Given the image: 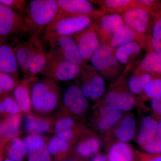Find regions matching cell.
<instances>
[{"mask_svg": "<svg viewBox=\"0 0 161 161\" xmlns=\"http://www.w3.org/2000/svg\"><path fill=\"white\" fill-rule=\"evenodd\" d=\"M57 0H32L23 15L28 29L29 40L34 42L57 16Z\"/></svg>", "mask_w": 161, "mask_h": 161, "instance_id": "2", "label": "cell"}, {"mask_svg": "<svg viewBox=\"0 0 161 161\" xmlns=\"http://www.w3.org/2000/svg\"><path fill=\"white\" fill-rule=\"evenodd\" d=\"M22 115H7L0 125L1 135L3 138L11 139L19 135Z\"/></svg>", "mask_w": 161, "mask_h": 161, "instance_id": "31", "label": "cell"}, {"mask_svg": "<svg viewBox=\"0 0 161 161\" xmlns=\"http://www.w3.org/2000/svg\"><path fill=\"white\" fill-rule=\"evenodd\" d=\"M90 2L98 5L100 9L107 14H119L135 8H140L146 11L145 6L140 0H94Z\"/></svg>", "mask_w": 161, "mask_h": 161, "instance_id": "21", "label": "cell"}, {"mask_svg": "<svg viewBox=\"0 0 161 161\" xmlns=\"http://www.w3.org/2000/svg\"><path fill=\"white\" fill-rule=\"evenodd\" d=\"M151 109L154 115L161 117V98L150 101Z\"/></svg>", "mask_w": 161, "mask_h": 161, "instance_id": "42", "label": "cell"}, {"mask_svg": "<svg viewBox=\"0 0 161 161\" xmlns=\"http://www.w3.org/2000/svg\"><path fill=\"white\" fill-rule=\"evenodd\" d=\"M0 4L23 15L25 14L28 4L26 0H0Z\"/></svg>", "mask_w": 161, "mask_h": 161, "instance_id": "37", "label": "cell"}, {"mask_svg": "<svg viewBox=\"0 0 161 161\" xmlns=\"http://www.w3.org/2000/svg\"><path fill=\"white\" fill-rule=\"evenodd\" d=\"M19 65L14 50L7 44L0 45V72L17 76Z\"/></svg>", "mask_w": 161, "mask_h": 161, "instance_id": "28", "label": "cell"}, {"mask_svg": "<svg viewBox=\"0 0 161 161\" xmlns=\"http://www.w3.org/2000/svg\"><path fill=\"white\" fill-rule=\"evenodd\" d=\"M27 32L23 15L0 4V36L6 37Z\"/></svg>", "mask_w": 161, "mask_h": 161, "instance_id": "15", "label": "cell"}, {"mask_svg": "<svg viewBox=\"0 0 161 161\" xmlns=\"http://www.w3.org/2000/svg\"><path fill=\"white\" fill-rule=\"evenodd\" d=\"M91 161H108L107 154L98 153L94 156Z\"/></svg>", "mask_w": 161, "mask_h": 161, "instance_id": "44", "label": "cell"}, {"mask_svg": "<svg viewBox=\"0 0 161 161\" xmlns=\"http://www.w3.org/2000/svg\"><path fill=\"white\" fill-rule=\"evenodd\" d=\"M53 132L56 136L74 145L80 136L93 132L82 121L59 111L54 117Z\"/></svg>", "mask_w": 161, "mask_h": 161, "instance_id": "7", "label": "cell"}, {"mask_svg": "<svg viewBox=\"0 0 161 161\" xmlns=\"http://www.w3.org/2000/svg\"><path fill=\"white\" fill-rule=\"evenodd\" d=\"M125 114V112L112 106H93L90 122L94 129L104 135L121 119Z\"/></svg>", "mask_w": 161, "mask_h": 161, "instance_id": "14", "label": "cell"}, {"mask_svg": "<svg viewBox=\"0 0 161 161\" xmlns=\"http://www.w3.org/2000/svg\"><path fill=\"white\" fill-rule=\"evenodd\" d=\"M18 83L13 76L0 72V85L6 94L14 91Z\"/></svg>", "mask_w": 161, "mask_h": 161, "instance_id": "38", "label": "cell"}, {"mask_svg": "<svg viewBox=\"0 0 161 161\" xmlns=\"http://www.w3.org/2000/svg\"><path fill=\"white\" fill-rule=\"evenodd\" d=\"M38 80L39 78L36 76L26 77L19 82L14 90L13 98L24 115H28L31 113V91L33 84Z\"/></svg>", "mask_w": 161, "mask_h": 161, "instance_id": "20", "label": "cell"}, {"mask_svg": "<svg viewBox=\"0 0 161 161\" xmlns=\"http://www.w3.org/2000/svg\"><path fill=\"white\" fill-rule=\"evenodd\" d=\"M48 60V53H44L42 46L40 47L30 61L27 77H36L38 74H43L47 65Z\"/></svg>", "mask_w": 161, "mask_h": 161, "instance_id": "33", "label": "cell"}, {"mask_svg": "<svg viewBox=\"0 0 161 161\" xmlns=\"http://www.w3.org/2000/svg\"><path fill=\"white\" fill-rule=\"evenodd\" d=\"M3 97L7 116L23 115L19 105L13 97L6 94Z\"/></svg>", "mask_w": 161, "mask_h": 161, "instance_id": "36", "label": "cell"}, {"mask_svg": "<svg viewBox=\"0 0 161 161\" xmlns=\"http://www.w3.org/2000/svg\"><path fill=\"white\" fill-rule=\"evenodd\" d=\"M24 129L28 134L43 135L53 132L54 118L43 117L35 114L25 115Z\"/></svg>", "mask_w": 161, "mask_h": 161, "instance_id": "23", "label": "cell"}, {"mask_svg": "<svg viewBox=\"0 0 161 161\" xmlns=\"http://www.w3.org/2000/svg\"><path fill=\"white\" fill-rule=\"evenodd\" d=\"M4 161H14L13 160H12L11 159H9V158H6V159Z\"/></svg>", "mask_w": 161, "mask_h": 161, "instance_id": "50", "label": "cell"}, {"mask_svg": "<svg viewBox=\"0 0 161 161\" xmlns=\"http://www.w3.org/2000/svg\"><path fill=\"white\" fill-rule=\"evenodd\" d=\"M142 48L136 41H132L122 45L115 50L117 60L122 64L126 65L122 75L126 76L134 65V60L140 53Z\"/></svg>", "mask_w": 161, "mask_h": 161, "instance_id": "22", "label": "cell"}, {"mask_svg": "<svg viewBox=\"0 0 161 161\" xmlns=\"http://www.w3.org/2000/svg\"><path fill=\"white\" fill-rule=\"evenodd\" d=\"M124 23L130 26L136 35V42L146 50L151 42V17L146 10L135 8L121 14Z\"/></svg>", "mask_w": 161, "mask_h": 161, "instance_id": "6", "label": "cell"}, {"mask_svg": "<svg viewBox=\"0 0 161 161\" xmlns=\"http://www.w3.org/2000/svg\"><path fill=\"white\" fill-rule=\"evenodd\" d=\"M48 139L39 134H28L24 137L28 161H53L47 149Z\"/></svg>", "mask_w": 161, "mask_h": 161, "instance_id": "17", "label": "cell"}, {"mask_svg": "<svg viewBox=\"0 0 161 161\" xmlns=\"http://www.w3.org/2000/svg\"><path fill=\"white\" fill-rule=\"evenodd\" d=\"M6 93L3 91V89L2 88L1 85H0V97L3 96V95H6Z\"/></svg>", "mask_w": 161, "mask_h": 161, "instance_id": "49", "label": "cell"}, {"mask_svg": "<svg viewBox=\"0 0 161 161\" xmlns=\"http://www.w3.org/2000/svg\"><path fill=\"white\" fill-rule=\"evenodd\" d=\"M155 75L134 69L128 80V86L133 95L137 96L143 92L148 83Z\"/></svg>", "mask_w": 161, "mask_h": 161, "instance_id": "30", "label": "cell"}, {"mask_svg": "<svg viewBox=\"0 0 161 161\" xmlns=\"http://www.w3.org/2000/svg\"><path fill=\"white\" fill-rule=\"evenodd\" d=\"M63 161H85V160L77 157L72 153L69 157Z\"/></svg>", "mask_w": 161, "mask_h": 161, "instance_id": "46", "label": "cell"}, {"mask_svg": "<svg viewBox=\"0 0 161 161\" xmlns=\"http://www.w3.org/2000/svg\"><path fill=\"white\" fill-rule=\"evenodd\" d=\"M6 142L3 140L1 143L0 144V161H2V160H3V148H4V146L6 145Z\"/></svg>", "mask_w": 161, "mask_h": 161, "instance_id": "48", "label": "cell"}, {"mask_svg": "<svg viewBox=\"0 0 161 161\" xmlns=\"http://www.w3.org/2000/svg\"><path fill=\"white\" fill-rule=\"evenodd\" d=\"M97 19L87 16L55 18L46 27L44 38L50 40L61 36H73L83 31Z\"/></svg>", "mask_w": 161, "mask_h": 161, "instance_id": "4", "label": "cell"}, {"mask_svg": "<svg viewBox=\"0 0 161 161\" xmlns=\"http://www.w3.org/2000/svg\"><path fill=\"white\" fill-rule=\"evenodd\" d=\"M102 142L94 132L80 136L73 147L72 154L85 160L99 153Z\"/></svg>", "mask_w": 161, "mask_h": 161, "instance_id": "18", "label": "cell"}, {"mask_svg": "<svg viewBox=\"0 0 161 161\" xmlns=\"http://www.w3.org/2000/svg\"><path fill=\"white\" fill-rule=\"evenodd\" d=\"M0 125H1V122H0ZM0 135H1V129H0Z\"/></svg>", "mask_w": 161, "mask_h": 161, "instance_id": "51", "label": "cell"}, {"mask_svg": "<svg viewBox=\"0 0 161 161\" xmlns=\"http://www.w3.org/2000/svg\"><path fill=\"white\" fill-rule=\"evenodd\" d=\"M132 41H136L135 32L130 26L124 24L119 28L108 44L115 50L119 47Z\"/></svg>", "mask_w": 161, "mask_h": 161, "instance_id": "34", "label": "cell"}, {"mask_svg": "<svg viewBox=\"0 0 161 161\" xmlns=\"http://www.w3.org/2000/svg\"><path fill=\"white\" fill-rule=\"evenodd\" d=\"M146 51V55L135 67V69L153 75L161 76V58L153 50L151 42Z\"/></svg>", "mask_w": 161, "mask_h": 161, "instance_id": "27", "label": "cell"}, {"mask_svg": "<svg viewBox=\"0 0 161 161\" xmlns=\"http://www.w3.org/2000/svg\"><path fill=\"white\" fill-rule=\"evenodd\" d=\"M88 100L78 86L72 85L64 93L59 111L84 122L89 110Z\"/></svg>", "mask_w": 161, "mask_h": 161, "instance_id": "9", "label": "cell"}, {"mask_svg": "<svg viewBox=\"0 0 161 161\" xmlns=\"http://www.w3.org/2000/svg\"><path fill=\"white\" fill-rule=\"evenodd\" d=\"M76 80L75 85L80 88L84 95L95 103L99 100L106 91L103 78L92 65L82 66Z\"/></svg>", "mask_w": 161, "mask_h": 161, "instance_id": "8", "label": "cell"}, {"mask_svg": "<svg viewBox=\"0 0 161 161\" xmlns=\"http://www.w3.org/2000/svg\"><path fill=\"white\" fill-rule=\"evenodd\" d=\"M114 52L108 44H100L90 60L99 75L108 80H114L121 75L122 64L117 60Z\"/></svg>", "mask_w": 161, "mask_h": 161, "instance_id": "5", "label": "cell"}, {"mask_svg": "<svg viewBox=\"0 0 161 161\" xmlns=\"http://www.w3.org/2000/svg\"><path fill=\"white\" fill-rule=\"evenodd\" d=\"M3 96L0 97V114L7 116L6 110H5V105L3 99Z\"/></svg>", "mask_w": 161, "mask_h": 161, "instance_id": "45", "label": "cell"}, {"mask_svg": "<svg viewBox=\"0 0 161 161\" xmlns=\"http://www.w3.org/2000/svg\"><path fill=\"white\" fill-rule=\"evenodd\" d=\"M110 105L122 112H129L136 106L144 107L142 102L138 100L130 91L126 76L121 75L110 85L103 96L95 103L94 106Z\"/></svg>", "mask_w": 161, "mask_h": 161, "instance_id": "3", "label": "cell"}, {"mask_svg": "<svg viewBox=\"0 0 161 161\" xmlns=\"http://www.w3.org/2000/svg\"><path fill=\"white\" fill-rule=\"evenodd\" d=\"M48 60L43 75L56 81H69L76 79L82 67L64 59L55 58L48 53Z\"/></svg>", "mask_w": 161, "mask_h": 161, "instance_id": "10", "label": "cell"}, {"mask_svg": "<svg viewBox=\"0 0 161 161\" xmlns=\"http://www.w3.org/2000/svg\"><path fill=\"white\" fill-rule=\"evenodd\" d=\"M31 113L54 118L60 108V87L56 80L47 78L33 84L31 91Z\"/></svg>", "mask_w": 161, "mask_h": 161, "instance_id": "1", "label": "cell"}, {"mask_svg": "<svg viewBox=\"0 0 161 161\" xmlns=\"http://www.w3.org/2000/svg\"><path fill=\"white\" fill-rule=\"evenodd\" d=\"M58 12L55 18L65 16H87L98 19L105 12L98 9L86 0H57Z\"/></svg>", "mask_w": 161, "mask_h": 161, "instance_id": "13", "label": "cell"}, {"mask_svg": "<svg viewBox=\"0 0 161 161\" xmlns=\"http://www.w3.org/2000/svg\"><path fill=\"white\" fill-rule=\"evenodd\" d=\"M158 123V117L154 115H147L143 118L137 136V143L142 149L157 135Z\"/></svg>", "mask_w": 161, "mask_h": 161, "instance_id": "26", "label": "cell"}, {"mask_svg": "<svg viewBox=\"0 0 161 161\" xmlns=\"http://www.w3.org/2000/svg\"><path fill=\"white\" fill-rule=\"evenodd\" d=\"M136 98L142 102L161 98V76H154L143 92Z\"/></svg>", "mask_w": 161, "mask_h": 161, "instance_id": "35", "label": "cell"}, {"mask_svg": "<svg viewBox=\"0 0 161 161\" xmlns=\"http://www.w3.org/2000/svg\"><path fill=\"white\" fill-rule=\"evenodd\" d=\"M38 40L34 42L28 41L26 43H19L14 50L15 54L19 66L27 77L28 65L33 55L41 46Z\"/></svg>", "mask_w": 161, "mask_h": 161, "instance_id": "24", "label": "cell"}, {"mask_svg": "<svg viewBox=\"0 0 161 161\" xmlns=\"http://www.w3.org/2000/svg\"><path fill=\"white\" fill-rule=\"evenodd\" d=\"M136 122L132 114L125 113L123 117L104 135V143L107 149L115 143L127 142L134 139Z\"/></svg>", "mask_w": 161, "mask_h": 161, "instance_id": "11", "label": "cell"}, {"mask_svg": "<svg viewBox=\"0 0 161 161\" xmlns=\"http://www.w3.org/2000/svg\"><path fill=\"white\" fill-rule=\"evenodd\" d=\"M135 153L139 161H161V154H150L138 150Z\"/></svg>", "mask_w": 161, "mask_h": 161, "instance_id": "41", "label": "cell"}, {"mask_svg": "<svg viewBox=\"0 0 161 161\" xmlns=\"http://www.w3.org/2000/svg\"><path fill=\"white\" fill-rule=\"evenodd\" d=\"M98 19L83 31L72 36L86 64L101 44L98 32Z\"/></svg>", "mask_w": 161, "mask_h": 161, "instance_id": "16", "label": "cell"}, {"mask_svg": "<svg viewBox=\"0 0 161 161\" xmlns=\"http://www.w3.org/2000/svg\"><path fill=\"white\" fill-rule=\"evenodd\" d=\"M48 41L51 45L49 53L53 57L69 60L81 67L86 65L72 36H61Z\"/></svg>", "mask_w": 161, "mask_h": 161, "instance_id": "12", "label": "cell"}, {"mask_svg": "<svg viewBox=\"0 0 161 161\" xmlns=\"http://www.w3.org/2000/svg\"><path fill=\"white\" fill-rule=\"evenodd\" d=\"M123 19L118 14H107L98 21V32L101 44H108L115 32L123 25Z\"/></svg>", "mask_w": 161, "mask_h": 161, "instance_id": "19", "label": "cell"}, {"mask_svg": "<svg viewBox=\"0 0 161 161\" xmlns=\"http://www.w3.org/2000/svg\"><path fill=\"white\" fill-rule=\"evenodd\" d=\"M158 126L157 130V135L161 137V117H159L158 118Z\"/></svg>", "mask_w": 161, "mask_h": 161, "instance_id": "47", "label": "cell"}, {"mask_svg": "<svg viewBox=\"0 0 161 161\" xmlns=\"http://www.w3.org/2000/svg\"><path fill=\"white\" fill-rule=\"evenodd\" d=\"M74 145L56 136L48 138L47 149L53 161H63L72 153Z\"/></svg>", "mask_w": 161, "mask_h": 161, "instance_id": "25", "label": "cell"}, {"mask_svg": "<svg viewBox=\"0 0 161 161\" xmlns=\"http://www.w3.org/2000/svg\"><path fill=\"white\" fill-rule=\"evenodd\" d=\"M143 150L150 154H161V137L156 136L154 138L145 146Z\"/></svg>", "mask_w": 161, "mask_h": 161, "instance_id": "40", "label": "cell"}, {"mask_svg": "<svg viewBox=\"0 0 161 161\" xmlns=\"http://www.w3.org/2000/svg\"><path fill=\"white\" fill-rule=\"evenodd\" d=\"M5 151L8 158L14 161H23L27 156V150L23 140L18 136L8 141Z\"/></svg>", "mask_w": 161, "mask_h": 161, "instance_id": "32", "label": "cell"}, {"mask_svg": "<svg viewBox=\"0 0 161 161\" xmlns=\"http://www.w3.org/2000/svg\"><path fill=\"white\" fill-rule=\"evenodd\" d=\"M151 31L152 37L161 39V8L151 16Z\"/></svg>", "mask_w": 161, "mask_h": 161, "instance_id": "39", "label": "cell"}, {"mask_svg": "<svg viewBox=\"0 0 161 161\" xmlns=\"http://www.w3.org/2000/svg\"><path fill=\"white\" fill-rule=\"evenodd\" d=\"M108 161H135V153L127 142L115 143L108 150Z\"/></svg>", "mask_w": 161, "mask_h": 161, "instance_id": "29", "label": "cell"}, {"mask_svg": "<svg viewBox=\"0 0 161 161\" xmlns=\"http://www.w3.org/2000/svg\"><path fill=\"white\" fill-rule=\"evenodd\" d=\"M151 45L153 50L159 55L161 58V39L158 40L152 37Z\"/></svg>", "mask_w": 161, "mask_h": 161, "instance_id": "43", "label": "cell"}]
</instances>
